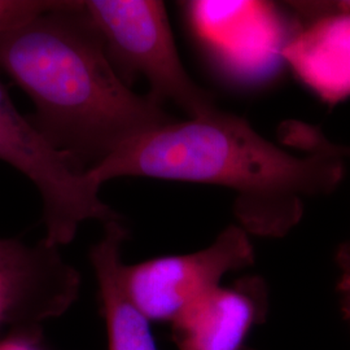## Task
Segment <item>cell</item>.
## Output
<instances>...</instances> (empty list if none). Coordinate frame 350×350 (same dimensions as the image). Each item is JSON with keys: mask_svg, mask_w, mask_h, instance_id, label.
<instances>
[{"mask_svg": "<svg viewBox=\"0 0 350 350\" xmlns=\"http://www.w3.org/2000/svg\"><path fill=\"white\" fill-rule=\"evenodd\" d=\"M0 72L33 101V124L88 169L175 120L116 72L81 0L0 31Z\"/></svg>", "mask_w": 350, "mask_h": 350, "instance_id": "7a4b0ae2", "label": "cell"}, {"mask_svg": "<svg viewBox=\"0 0 350 350\" xmlns=\"http://www.w3.org/2000/svg\"><path fill=\"white\" fill-rule=\"evenodd\" d=\"M103 227V237L90 250V261L99 286L109 350H157L150 321L130 299L122 282V248L129 231L121 218Z\"/></svg>", "mask_w": 350, "mask_h": 350, "instance_id": "9c48e42d", "label": "cell"}, {"mask_svg": "<svg viewBox=\"0 0 350 350\" xmlns=\"http://www.w3.org/2000/svg\"><path fill=\"white\" fill-rule=\"evenodd\" d=\"M88 175L100 187L117 178L142 176L226 188L234 193L240 227L280 238L300 222L308 201L336 191L345 160L295 154L244 118L219 109L153 129L88 169Z\"/></svg>", "mask_w": 350, "mask_h": 350, "instance_id": "6da1fadb", "label": "cell"}, {"mask_svg": "<svg viewBox=\"0 0 350 350\" xmlns=\"http://www.w3.org/2000/svg\"><path fill=\"white\" fill-rule=\"evenodd\" d=\"M265 288L248 279L218 287L176 318L173 336L179 350H240L252 325L265 310Z\"/></svg>", "mask_w": 350, "mask_h": 350, "instance_id": "52a82bcc", "label": "cell"}, {"mask_svg": "<svg viewBox=\"0 0 350 350\" xmlns=\"http://www.w3.org/2000/svg\"><path fill=\"white\" fill-rule=\"evenodd\" d=\"M338 265L341 269V278L338 289L341 292L342 308L350 319V244L344 245L338 253Z\"/></svg>", "mask_w": 350, "mask_h": 350, "instance_id": "7c38bea8", "label": "cell"}, {"mask_svg": "<svg viewBox=\"0 0 350 350\" xmlns=\"http://www.w3.org/2000/svg\"><path fill=\"white\" fill-rule=\"evenodd\" d=\"M254 250L248 232L228 226L205 250L122 266L130 299L148 321L174 322L195 302L221 287L222 278L250 266Z\"/></svg>", "mask_w": 350, "mask_h": 350, "instance_id": "5b68a950", "label": "cell"}, {"mask_svg": "<svg viewBox=\"0 0 350 350\" xmlns=\"http://www.w3.org/2000/svg\"><path fill=\"white\" fill-rule=\"evenodd\" d=\"M288 146L300 153H323L350 160V146L338 144L327 138L317 126L297 122L292 126L287 137Z\"/></svg>", "mask_w": 350, "mask_h": 350, "instance_id": "30bf717a", "label": "cell"}, {"mask_svg": "<svg viewBox=\"0 0 350 350\" xmlns=\"http://www.w3.org/2000/svg\"><path fill=\"white\" fill-rule=\"evenodd\" d=\"M0 161L37 188L42 201L44 240L62 248L88 221L103 225L120 215L100 198V186L73 153L59 148L16 108L0 78Z\"/></svg>", "mask_w": 350, "mask_h": 350, "instance_id": "277c9868", "label": "cell"}, {"mask_svg": "<svg viewBox=\"0 0 350 350\" xmlns=\"http://www.w3.org/2000/svg\"><path fill=\"white\" fill-rule=\"evenodd\" d=\"M40 332L12 334L0 338V350H43L39 345Z\"/></svg>", "mask_w": 350, "mask_h": 350, "instance_id": "4fadbf2b", "label": "cell"}, {"mask_svg": "<svg viewBox=\"0 0 350 350\" xmlns=\"http://www.w3.org/2000/svg\"><path fill=\"white\" fill-rule=\"evenodd\" d=\"M82 8L126 85L144 78L150 96L178 107L187 118L219 111L182 63L163 1L82 0Z\"/></svg>", "mask_w": 350, "mask_h": 350, "instance_id": "3957f363", "label": "cell"}, {"mask_svg": "<svg viewBox=\"0 0 350 350\" xmlns=\"http://www.w3.org/2000/svg\"><path fill=\"white\" fill-rule=\"evenodd\" d=\"M283 60L325 103L349 99L350 13H331L297 25Z\"/></svg>", "mask_w": 350, "mask_h": 350, "instance_id": "ba28073f", "label": "cell"}, {"mask_svg": "<svg viewBox=\"0 0 350 350\" xmlns=\"http://www.w3.org/2000/svg\"><path fill=\"white\" fill-rule=\"evenodd\" d=\"M62 0H0V31L56 8Z\"/></svg>", "mask_w": 350, "mask_h": 350, "instance_id": "8fae6325", "label": "cell"}, {"mask_svg": "<svg viewBox=\"0 0 350 350\" xmlns=\"http://www.w3.org/2000/svg\"><path fill=\"white\" fill-rule=\"evenodd\" d=\"M60 250L44 239L36 244L0 239V331L37 332L72 308L81 275Z\"/></svg>", "mask_w": 350, "mask_h": 350, "instance_id": "8992f818", "label": "cell"}]
</instances>
